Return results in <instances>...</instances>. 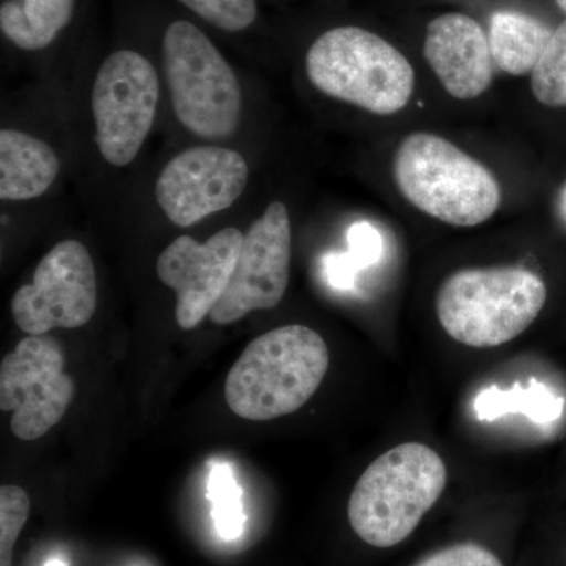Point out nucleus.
<instances>
[{"mask_svg":"<svg viewBox=\"0 0 566 566\" xmlns=\"http://www.w3.org/2000/svg\"><path fill=\"white\" fill-rule=\"evenodd\" d=\"M61 345L50 335H29L0 364V409L13 412L11 431L36 441L61 422L73 400Z\"/></svg>","mask_w":566,"mask_h":566,"instance_id":"6e6552de","label":"nucleus"},{"mask_svg":"<svg viewBox=\"0 0 566 566\" xmlns=\"http://www.w3.org/2000/svg\"><path fill=\"white\" fill-rule=\"evenodd\" d=\"M292 266V221L286 205H268L262 218L244 234L243 249L232 281L210 314L211 323L226 326L255 311L281 304Z\"/></svg>","mask_w":566,"mask_h":566,"instance_id":"9d476101","label":"nucleus"},{"mask_svg":"<svg viewBox=\"0 0 566 566\" xmlns=\"http://www.w3.org/2000/svg\"><path fill=\"white\" fill-rule=\"evenodd\" d=\"M423 54L453 98L475 99L490 88L494 63L490 39L471 17L447 13L431 21Z\"/></svg>","mask_w":566,"mask_h":566,"instance_id":"ddd939ff","label":"nucleus"},{"mask_svg":"<svg viewBox=\"0 0 566 566\" xmlns=\"http://www.w3.org/2000/svg\"><path fill=\"white\" fill-rule=\"evenodd\" d=\"M560 214L562 219H564L566 223V186L564 188V191L560 193Z\"/></svg>","mask_w":566,"mask_h":566,"instance_id":"393cba45","label":"nucleus"},{"mask_svg":"<svg viewBox=\"0 0 566 566\" xmlns=\"http://www.w3.org/2000/svg\"><path fill=\"white\" fill-rule=\"evenodd\" d=\"M163 62L175 115L202 139H227L237 132L243 92L237 74L197 25L175 21L163 39Z\"/></svg>","mask_w":566,"mask_h":566,"instance_id":"423d86ee","label":"nucleus"},{"mask_svg":"<svg viewBox=\"0 0 566 566\" xmlns=\"http://www.w3.org/2000/svg\"><path fill=\"white\" fill-rule=\"evenodd\" d=\"M98 285L91 252L76 240L55 244L41 259L31 285L11 300V315L22 333L46 335L55 327L85 326L96 311Z\"/></svg>","mask_w":566,"mask_h":566,"instance_id":"1a4fd4ad","label":"nucleus"},{"mask_svg":"<svg viewBox=\"0 0 566 566\" xmlns=\"http://www.w3.org/2000/svg\"><path fill=\"white\" fill-rule=\"evenodd\" d=\"M208 24L226 32H243L259 14L256 0H178Z\"/></svg>","mask_w":566,"mask_h":566,"instance_id":"aec40b11","label":"nucleus"},{"mask_svg":"<svg viewBox=\"0 0 566 566\" xmlns=\"http://www.w3.org/2000/svg\"><path fill=\"white\" fill-rule=\"evenodd\" d=\"M74 6L76 0H6L0 29L20 50H46L70 24Z\"/></svg>","mask_w":566,"mask_h":566,"instance_id":"dca6fc26","label":"nucleus"},{"mask_svg":"<svg viewBox=\"0 0 566 566\" xmlns=\"http://www.w3.org/2000/svg\"><path fill=\"white\" fill-rule=\"evenodd\" d=\"M305 71L316 91L375 115L398 114L415 93L408 59L381 36L354 25L319 35L305 55Z\"/></svg>","mask_w":566,"mask_h":566,"instance_id":"39448f33","label":"nucleus"},{"mask_svg":"<svg viewBox=\"0 0 566 566\" xmlns=\"http://www.w3.org/2000/svg\"><path fill=\"white\" fill-rule=\"evenodd\" d=\"M348 248L353 262L363 271L381 260L385 240L370 222H356L348 230Z\"/></svg>","mask_w":566,"mask_h":566,"instance_id":"5701e85b","label":"nucleus"},{"mask_svg":"<svg viewBox=\"0 0 566 566\" xmlns=\"http://www.w3.org/2000/svg\"><path fill=\"white\" fill-rule=\"evenodd\" d=\"M476 419L494 420L506 415H524L532 422L551 423L564 412V398L543 382L532 379L527 387H488L474 400Z\"/></svg>","mask_w":566,"mask_h":566,"instance_id":"f3484780","label":"nucleus"},{"mask_svg":"<svg viewBox=\"0 0 566 566\" xmlns=\"http://www.w3.org/2000/svg\"><path fill=\"white\" fill-rule=\"evenodd\" d=\"M556 2L562 10L566 11V0H556Z\"/></svg>","mask_w":566,"mask_h":566,"instance_id":"bb28decb","label":"nucleus"},{"mask_svg":"<svg viewBox=\"0 0 566 566\" xmlns=\"http://www.w3.org/2000/svg\"><path fill=\"white\" fill-rule=\"evenodd\" d=\"M531 85L536 102L547 107L566 106V20L551 35L532 71Z\"/></svg>","mask_w":566,"mask_h":566,"instance_id":"6ab92c4d","label":"nucleus"},{"mask_svg":"<svg viewBox=\"0 0 566 566\" xmlns=\"http://www.w3.org/2000/svg\"><path fill=\"white\" fill-rule=\"evenodd\" d=\"M249 180L248 163L226 147H192L164 166L156 181V202L174 226L188 229L232 207Z\"/></svg>","mask_w":566,"mask_h":566,"instance_id":"9b49d317","label":"nucleus"},{"mask_svg":"<svg viewBox=\"0 0 566 566\" xmlns=\"http://www.w3.org/2000/svg\"><path fill=\"white\" fill-rule=\"evenodd\" d=\"M61 172V159L46 142L17 132H0V199L32 200L43 196Z\"/></svg>","mask_w":566,"mask_h":566,"instance_id":"4468645a","label":"nucleus"},{"mask_svg":"<svg viewBox=\"0 0 566 566\" xmlns=\"http://www.w3.org/2000/svg\"><path fill=\"white\" fill-rule=\"evenodd\" d=\"M546 300L545 282L526 268H468L439 286L436 315L458 344L495 348L527 331Z\"/></svg>","mask_w":566,"mask_h":566,"instance_id":"7ed1b4c3","label":"nucleus"},{"mask_svg":"<svg viewBox=\"0 0 566 566\" xmlns=\"http://www.w3.org/2000/svg\"><path fill=\"white\" fill-rule=\"evenodd\" d=\"M207 488L218 534L223 539H237L243 534L245 513L243 490L238 485L232 468L226 463H212Z\"/></svg>","mask_w":566,"mask_h":566,"instance_id":"a211bd4d","label":"nucleus"},{"mask_svg":"<svg viewBox=\"0 0 566 566\" xmlns=\"http://www.w3.org/2000/svg\"><path fill=\"white\" fill-rule=\"evenodd\" d=\"M243 243L244 233L227 227L205 243L180 237L164 249L156 274L177 293L175 316L181 329L191 331L210 316L232 281Z\"/></svg>","mask_w":566,"mask_h":566,"instance_id":"f8f14e48","label":"nucleus"},{"mask_svg":"<svg viewBox=\"0 0 566 566\" xmlns=\"http://www.w3.org/2000/svg\"><path fill=\"white\" fill-rule=\"evenodd\" d=\"M329 348L303 324L281 326L245 346L227 375V405L233 415L266 422L303 408L329 370Z\"/></svg>","mask_w":566,"mask_h":566,"instance_id":"f257e3e1","label":"nucleus"},{"mask_svg":"<svg viewBox=\"0 0 566 566\" xmlns=\"http://www.w3.org/2000/svg\"><path fill=\"white\" fill-rule=\"evenodd\" d=\"M31 513V499L20 486L0 488V566H13V547Z\"/></svg>","mask_w":566,"mask_h":566,"instance_id":"412c9836","label":"nucleus"},{"mask_svg":"<svg viewBox=\"0 0 566 566\" xmlns=\"http://www.w3.org/2000/svg\"><path fill=\"white\" fill-rule=\"evenodd\" d=\"M159 80L155 66L139 52L122 50L99 66L92 92L95 140L104 161L129 166L155 123Z\"/></svg>","mask_w":566,"mask_h":566,"instance_id":"0eeeda50","label":"nucleus"},{"mask_svg":"<svg viewBox=\"0 0 566 566\" xmlns=\"http://www.w3.org/2000/svg\"><path fill=\"white\" fill-rule=\"evenodd\" d=\"M447 485L442 458L422 442H405L376 458L349 495L354 534L374 547L403 543Z\"/></svg>","mask_w":566,"mask_h":566,"instance_id":"f03ea898","label":"nucleus"},{"mask_svg":"<svg viewBox=\"0 0 566 566\" xmlns=\"http://www.w3.org/2000/svg\"><path fill=\"white\" fill-rule=\"evenodd\" d=\"M394 180L417 210L453 227L480 226L502 202L494 175L438 134L405 137L395 151Z\"/></svg>","mask_w":566,"mask_h":566,"instance_id":"20e7f679","label":"nucleus"},{"mask_svg":"<svg viewBox=\"0 0 566 566\" xmlns=\"http://www.w3.org/2000/svg\"><path fill=\"white\" fill-rule=\"evenodd\" d=\"M359 268L348 252H331L323 256V274L335 290L348 292L354 289Z\"/></svg>","mask_w":566,"mask_h":566,"instance_id":"b1692460","label":"nucleus"},{"mask_svg":"<svg viewBox=\"0 0 566 566\" xmlns=\"http://www.w3.org/2000/svg\"><path fill=\"white\" fill-rule=\"evenodd\" d=\"M415 566H504L495 554L475 543H463L436 551Z\"/></svg>","mask_w":566,"mask_h":566,"instance_id":"4be33fe9","label":"nucleus"},{"mask_svg":"<svg viewBox=\"0 0 566 566\" xmlns=\"http://www.w3.org/2000/svg\"><path fill=\"white\" fill-rule=\"evenodd\" d=\"M46 566H66L63 564L62 560H59V558H52V560L48 562Z\"/></svg>","mask_w":566,"mask_h":566,"instance_id":"a878e982","label":"nucleus"},{"mask_svg":"<svg viewBox=\"0 0 566 566\" xmlns=\"http://www.w3.org/2000/svg\"><path fill=\"white\" fill-rule=\"evenodd\" d=\"M553 32L528 14L497 11L491 18L490 48L493 61L512 76L532 74Z\"/></svg>","mask_w":566,"mask_h":566,"instance_id":"2eb2a0df","label":"nucleus"}]
</instances>
